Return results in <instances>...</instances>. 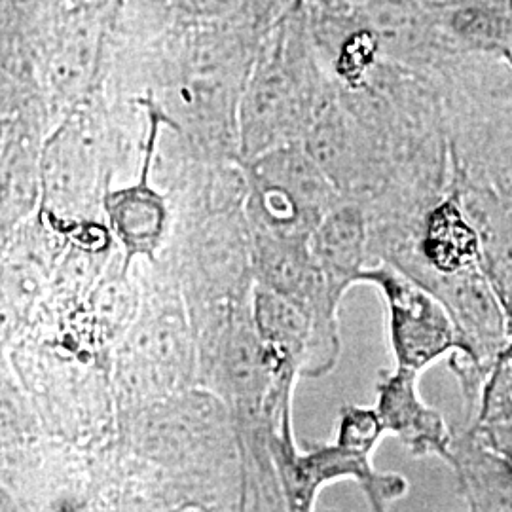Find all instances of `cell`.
Segmentation results:
<instances>
[{
  "label": "cell",
  "instance_id": "1",
  "mask_svg": "<svg viewBox=\"0 0 512 512\" xmlns=\"http://www.w3.org/2000/svg\"><path fill=\"white\" fill-rule=\"evenodd\" d=\"M268 452L291 511H313L321 490L338 480L357 482L374 511H384L387 503L401 499L408 490L403 476L374 469L372 452L340 440L313 444L306 454H300L294 446L291 423L270 433Z\"/></svg>",
  "mask_w": 512,
  "mask_h": 512
},
{
  "label": "cell",
  "instance_id": "2",
  "mask_svg": "<svg viewBox=\"0 0 512 512\" xmlns=\"http://www.w3.org/2000/svg\"><path fill=\"white\" fill-rule=\"evenodd\" d=\"M253 230L281 238H311L325 215L323 184L315 164L294 143L253 158Z\"/></svg>",
  "mask_w": 512,
  "mask_h": 512
},
{
  "label": "cell",
  "instance_id": "3",
  "mask_svg": "<svg viewBox=\"0 0 512 512\" xmlns=\"http://www.w3.org/2000/svg\"><path fill=\"white\" fill-rule=\"evenodd\" d=\"M359 283L380 289L387 306L389 340L397 366L421 372L461 348L458 327L439 300L393 266L365 268Z\"/></svg>",
  "mask_w": 512,
  "mask_h": 512
},
{
  "label": "cell",
  "instance_id": "4",
  "mask_svg": "<svg viewBox=\"0 0 512 512\" xmlns=\"http://www.w3.org/2000/svg\"><path fill=\"white\" fill-rule=\"evenodd\" d=\"M304 118L302 84L281 50L260 65L241 107V145L253 160L256 156L294 143Z\"/></svg>",
  "mask_w": 512,
  "mask_h": 512
},
{
  "label": "cell",
  "instance_id": "5",
  "mask_svg": "<svg viewBox=\"0 0 512 512\" xmlns=\"http://www.w3.org/2000/svg\"><path fill=\"white\" fill-rule=\"evenodd\" d=\"M420 372L399 366L378 384V414L385 431L395 435L414 456H439L452 463L450 431L437 410L418 393Z\"/></svg>",
  "mask_w": 512,
  "mask_h": 512
},
{
  "label": "cell",
  "instance_id": "6",
  "mask_svg": "<svg viewBox=\"0 0 512 512\" xmlns=\"http://www.w3.org/2000/svg\"><path fill=\"white\" fill-rule=\"evenodd\" d=\"M158 122L152 124L150 143L145 158V169L139 183L126 188L109 190L103 196V207L110 220L112 232L126 249V260L135 256L154 258L162 245L167 228V207L160 192L148 184V165L152 156V145Z\"/></svg>",
  "mask_w": 512,
  "mask_h": 512
},
{
  "label": "cell",
  "instance_id": "7",
  "mask_svg": "<svg viewBox=\"0 0 512 512\" xmlns=\"http://www.w3.org/2000/svg\"><path fill=\"white\" fill-rule=\"evenodd\" d=\"M365 239V220L353 207L330 211L311 234V255L338 304L349 287L359 283V274L365 270Z\"/></svg>",
  "mask_w": 512,
  "mask_h": 512
},
{
  "label": "cell",
  "instance_id": "8",
  "mask_svg": "<svg viewBox=\"0 0 512 512\" xmlns=\"http://www.w3.org/2000/svg\"><path fill=\"white\" fill-rule=\"evenodd\" d=\"M476 239L458 209L446 205L433 215L429 224L427 253L444 270H456L475 253Z\"/></svg>",
  "mask_w": 512,
  "mask_h": 512
},
{
  "label": "cell",
  "instance_id": "9",
  "mask_svg": "<svg viewBox=\"0 0 512 512\" xmlns=\"http://www.w3.org/2000/svg\"><path fill=\"white\" fill-rule=\"evenodd\" d=\"M452 29L463 42L495 50L512 37V14L490 2H471L452 14Z\"/></svg>",
  "mask_w": 512,
  "mask_h": 512
},
{
  "label": "cell",
  "instance_id": "10",
  "mask_svg": "<svg viewBox=\"0 0 512 512\" xmlns=\"http://www.w3.org/2000/svg\"><path fill=\"white\" fill-rule=\"evenodd\" d=\"M243 0H181L184 8L188 12H196V14H222V12H230L234 8H238Z\"/></svg>",
  "mask_w": 512,
  "mask_h": 512
}]
</instances>
